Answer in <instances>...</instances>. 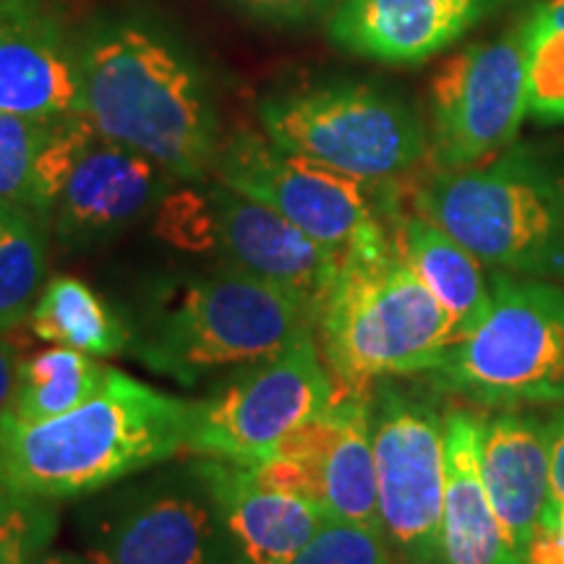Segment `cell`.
<instances>
[{"label":"cell","instance_id":"cell-14","mask_svg":"<svg viewBox=\"0 0 564 564\" xmlns=\"http://www.w3.org/2000/svg\"><path fill=\"white\" fill-rule=\"evenodd\" d=\"M0 112H79V26L61 0L0 3Z\"/></svg>","mask_w":564,"mask_h":564},{"label":"cell","instance_id":"cell-9","mask_svg":"<svg viewBox=\"0 0 564 564\" xmlns=\"http://www.w3.org/2000/svg\"><path fill=\"white\" fill-rule=\"evenodd\" d=\"M82 535L91 564H249L196 460L89 505Z\"/></svg>","mask_w":564,"mask_h":564},{"label":"cell","instance_id":"cell-31","mask_svg":"<svg viewBox=\"0 0 564 564\" xmlns=\"http://www.w3.org/2000/svg\"><path fill=\"white\" fill-rule=\"evenodd\" d=\"M525 564H564V502L546 505L525 552Z\"/></svg>","mask_w":564,"mask_h":564},{"label":"cell","instance_id":"cell-1","mask_svg":"<svg viewBox=\"0 0 564 564\" xmlns=\"http://www.w3.org/2000/svg\"><path fill=\"white\" fill-rule=\"evenodd\" d=\"M79 112L171 178L215 173L223 139L209 82L160 21L105 13L79 26Z\"/></svg>","mask_w":564,"mask_h":564},{"label":"cell","instance_id":"cell-33","mask_svg":"<svg viewBox=\"0 0 564 564\" xmlns=\"http://www.w3.org/2000/svg\"><path fill=\"white\" fill-rule=\"evenodd\" d=\"M549 432H552V497L549 502H564V408L549 421Z\"/></svg>","mask_w":564,"mask_h":564},{"label":"cell","instance_id":"cell-26","mask_svg":"<svg viewBox=\"0 0 564 564\" xmlns=\"http://www.w3.org/2000/svg\"><path fill=\"white\" fill-rule=\"evenodd\" d=\"M55 121L0 112V199L37 212V162Z\"/></svg>","mask_w":564,"mask_h":564},{"label":"cell","instance_id":"cell-20","mask_svg":"<svg viewBox=\"0 0 564 564\" xmlns=\"http://www.w3.org/2000/svg\"><path fill=\"white\" fill-rule=\"evenodd\" d=\"M442 564H523L507 544L481 478V415L444 413Z\"/></svg>","mask_w":564,"mask_h":564},{"label":"cell","instance_id":"cell-18","mask_svg":"<svg viewBox=\"0 0 564 564\" xmlns=\"http://www.w3.org/2000/svg\"><path fill=\"white\" fill-rule=\"evenodd\" d=\"M481 478L507 544L525 560L552 497L549 421L514 411L481 415Z\"/></svg>","mask_w":564,"mask_h":564},{"label":"cell","instance_id":"cell-27","mask_svg":"<svg viewBox=\"0 0 564 564\" xmlns=\"http://www.w3.org/2000/svg\"><path fill=\"white\" fill-rule=\"evenodd\" d=\"M58 533L51 499L0 489V564H34Z\"/></svg>","mask_w":564,"mask_h":564},{"label":"cell","instance_id":"cell-4","mask_svg":"<svg viewBox=\"0 0 564 564\" xmlns=\"http://www.w3.org/2000/svg\"><path fill=\"white\" fill-rule=\"evenodd\" d=\"M316 343L337 384L371 390L382 379L429 373L457 343L455 324L394 241L345 253L319 306Z\"/></svg>","mask_w":564,"mask_h":564},{"label":"cell","instance_id":"cell-16","mask_svg":"<svg viewBox=\"0 0 564 564\" xmlns=\"http://www.w3.org/2000/svg\"><path fill=\"white\" fill-rule=\"evenodd\" d=\"M167 181L158 162L97 131L70 167L47 223L70 246L100 243L165 199Z\"/></svg>","mask_w":564,"mask_h":564},{"label":"cell","instance_id":"cell-15","mask_svg":"<svg viewBox=\"0 0 564 564\" xmlns=\"http://www.w3.org/2000/svg\"><path fill=\"white\" fill-rule=\"evenodd\" d=\"M225 267L257 278L319 306L333 291L343 257L314 241L267 204L215 181L207 186Z\"/></svg>","mask_w":564,"mask_h":564},{"label":"cell","instance_id":"cell-28","mask_svg":"<svg viewBox=\"0 0 564 564\" xmlns=\"http://www.w3.org/2000/svg\"><path fill=\"white\" fill-rule=\"evenodd\" d=\"M291 564H398L379 528L327 518Z\"/></svg>","mask_w":564,"mask_h":564},{"label":"cell","instance_id":"cell-23","mask_svg":"<svg viewBox=\"0 0 564 564\" xmlns=\"http://www.w3.org/2000/svg\"><path fill=\"white\" fill-rule=\"evenodd\" d=\"M112 366L89 352L53 345L24 358L9 411L19 421H45L87 403L108 382Z\"/></svg>","mask_w":564,"mask_h":564},{"label":"cell","instance_id":"cell-21","mask_svg":"<svg viewBox=\"0 0 564 564\" xmlns=\"http://www.w3.org/2000/svg\"><path fill=\"white\" fill-rule=\"evenodd\" d=\"M392 236L405 264L449 314L460 340L491 308V282L484 264L419 212H394Z\"/></svg>","mask_w":564,"mask_h":564},{"label":"cell","instance_id":"cell-22","mask_svg":"<svg viewBox=\"0 0 564 564\" xmlns=\"http://www.w3.org/2000/svg\"><path fill=\"white\" fill-rule=\"evenodd\" d=\"M26 324L42 343L63 345L95 358L121 356L133 340L129 324L112 312L108 301L70 274H58L42 288Z\"/></svg>","mask_w":564,"mask_h":564},{"label":"cell","instance_id":"cell-29","mask_svg":"<svg viewBox=\"0 0 564 564\" xmlns=\"http://www.w3.org/2000/svg\"><path fill=\"white\" fill-rule=\"evenodd\" d=\"M158 236L183 251H215L217 225L207 192L165 194L158 204Z\"/></svg>","mask_w":564,"mask_h":564},{"label":"cell","instance_id":"cell-19","mask_svg":"<svg viewBox=\"0 0 564 564\" xmlns=\"http://www.w3.org/2000/svg\"><path fill=\"white\" fill-rule=\"evenodd\" d=\"M196 465L249 564H291L327 520L312 499L267 484L251 465L199 455Z\"/></svg>","mask_w":564,"mask_h":564},{"label":"cell","instance_id":"cell-32","mask_svg":"<svg viewBox=\"0 0 564 564\" xmlns=\"http://www.w3.org/2000/svg\"><path fill=\"white\" fill-rule=\"evenodd\" d=\"M21 364H24L21 345L0 335V415L9 411L13 392H17Z\"/></svg>","mask_w":564,"mask_h":564},{"label":"cell","instance_id":"cell-30","mask_svg":"<svg viewBox=\"0 0 564 564\" xmlns=\"http://www.w3.org/2000/svg\"><path fill=\"white\" fill-rule=\"evenodd\" d=\"M232 11L264 26H306L316 19L333 17L343 0H223Z\"/></svg>","mask_w":564,"mask_h":564},{"label":"cell","instance_id":"cell-25","mask_svg":"<svg viewBox=\"0 0 564 564\" xmlns=\"http://www.w3.org/2000/svg\"><path fill=\"white\" fill-rule=\"evenodd\" d=\"M528 116L564 123V0L535 3L523 17Z\"/></svg>","mask_w":564,"mask_h":564},{"label":"cell","instance_id":"cell-17","mask_svg":"<svg viewBox=\"0 0 564 564\" xmlns=\"http://www.w3.org/2000/svg\"><path fill=\"white\" fill-rule=\"evenodd\" d=\"M505 0H343L329 40L358 58L419 66L460 42Z\"/></svg>","mask_w":564,"mask_h":564},{"label":"cell","instance_id":"cell-5","mask_svg":"<svg viewBox=\"0 0 564 564\" xmlns=\"http://www.w3.org/2000/svg\"><path fill=\"white\" fill-rule=\"evenodd\" d=\"M316 308L295 293L223 267L167 288L133 335L141 364L183 384L225 366H251L314 335Z\"/></svg>","mask_w":564,"mask_h":564},{"label":"cell","instance_id":"cell-8","mask_svg":"<svg viewBox=\"0 0 564 564\" xmlns=\"http://www.w3.org/2000/svg\"><path fill=\"white\" fill-rule=\"evenodd\" d=\"M217 181L280 212L345 257L379 251L394 241V196L373 194L384 183H366L293 154L251 129L232 131L223 141L215 162Z\"/></svg>","mask_w":564,"mask_h":564},{"label":"cell","instance_id":"cell-11","mask_svg":"<svg viewBox=\"0 0 564 564\" xmlns=\"http://www.w3.org/2000/svg\"><path fill=\"white\" fill-rule=\"evenodd\" d=\"M369 403L387 544L400 564H442L444 415L392 379L371 387Z\"/></svg>","mask_w":564,"mask_h":564},{"label":"cell","instance_id":"cell-24","mask_svg":"<svg viewBox=\"0 0 564 564\" xmlns=\"http://www.w3.org/2000/svg\"><path fill=\"white\" fill-rule=\"evenodd\" d=\"M47 230L37 212L0 199V335L30 319L47 272Z\"/></svg>","mask_w":564,"mask_h":564},{"label":"cell","instance_id":"cell-12","mask_svg":"<svg viewBox=\"0 0 564 564\" xmlns=\"http://www.w3.org/2000/svg\"><path fill=\"white\" fill-rule=\"evenodd\" d=\"M528 116L523 21L494 40L457 51L432 82L429 154L436 171L494 158L518 137Z\"/></svg>","mask_w":564,"mask_h":564},{"label":"cell","instance_id":"cell-10","mask_svg":"<svg viewBox=\"0 0 564 564\" xmlns=\"http://www.w3.org/2000/svg\"><path fill=\"white\" fill-rule=\"evenodd\" d=\"M343 387L324 361L316 335L243 366L228 384L194 403L186 453L259 465L288 434L333 405Z\"/></svg>","mask_w":564,"mask_h":564},{"label":"cell","instance_id":"cell-2","mask_svg":"<svg viewBox=\"0 0 564 564\" xmlns=\"http://www.w3.org/2000/svg\"><path fill=\"white\" fill-rule=\"evenodd\" d=\"M194 403L110 369L95 398L45 421L0 415V489L79 499L186 453Z\"/></svg>","mask_w":564,"mask_h":564},{"label":"cell","instance_id":"cell-6","mask_svg":"<svg viewBox=\"0 0 564 564\" xmlns=\"http://www.w3.org/2000/svg\"><path fill=\"white\" fill-rule=\"evenodd\" d=\"M491 308L429 371L486 408L564 403V285L491 272Z\"/></svg>","mask_w":564,"mask_h":564},{"label":"cell","instance_id":"cell-7","mask_svg":"<svg viewBox=\"0 0 564 564\" xmlns=\"http://www.w3.org/2000/svg\"><path fill=\"white\" fill-rule=\"evenodd\" d=\"M264 137L282 150L366 183H392L429 158L411 105L366 82H312L259 102Z\"/></svg>","mask_w":564,"mask_h":564},{"label":"cell","instance_id":"cell-3","mask_svg":"<svg viewBox=\"0 0 564 564\" xmlns=\"http://www.w3.org/2000/svg\"><path fill=\"white\" fill-rule=\"evenodd\" d=\"M413 209L489 270L564 285V171L531 144H510L457 171H434Z\"/></svg>","mask_w":564,"mask_h":564},{"label":"cell","instance_id":"cell-34","mask_svg":"<svg viewBox=\"0 0 564 564\" xmlns=\"http://www.w3.org/2000/svg\"><path fill=\"white\" fill-rule=\"evenodd\" d=\"M34 564H91L87 556H76L68 552H45Z\"/></svg>","mask_w":564,"mask_h":564},{"label":"cell","instance_id":"cell-13","mask_svg":"<svg viewBox=\"0 0 564 564\" xmlns=\"http://www.w3.org/2000/svg\"><path fill=\"white\" fill-rule=\"evenodd\" d=\"M371 390H340L333 405L285 436L270 460L251 465L278 489L312 499L333 520L379 528Z\"/></svg>","mask_w":564,"mask_h":564},{"label":"cell","instance_id":"cell-35","mask_svg":"<svg viewBox=\"0 0 564 564\" xmlns=\"http://www.w3.org/2000/svg\"><path fill=\"white\" fill-rule=\"evenodd\" d=\"M0 3H3V0H0Z\"/></svg>","mask_w":564,"mask_h":564}]
</instances>
